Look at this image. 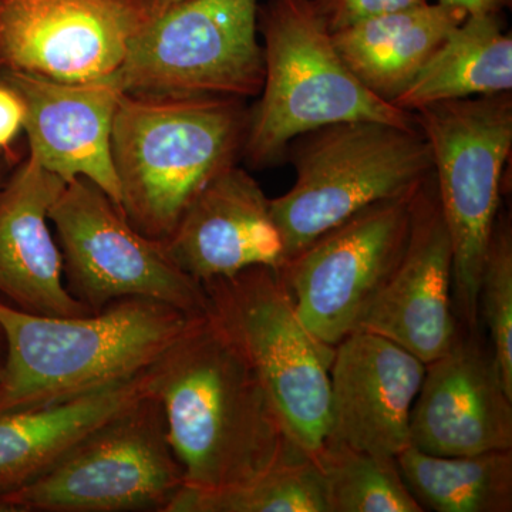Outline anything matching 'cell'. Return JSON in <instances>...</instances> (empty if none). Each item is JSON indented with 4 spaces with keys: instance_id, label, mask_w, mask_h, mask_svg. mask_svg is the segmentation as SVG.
I'll return each mask as SVG.
<instances>
[{
    "instance_id": "cell-8",
    "label": "cell",
    "mask_w": 512,
    "mask_h": 512,
    "mask_svg": "<svg viewBox=\"0 0 512 512\" xmlns=\"http://www.w3.org/2000/svg\"><path fill=\"white\" fill-rule=\"evenodd\" d=\"M184 484L163 409L148 393L0 498V512H167Z\"/></svg>"
},
{
    "instance_id": "cell-21",
    "label": "cell",
    "mask_w": 512,
    "mask_h": 512,
    "mask_svg": "<svg viewBox=\"0 0 512 512\" xmlns=\"http://www.w3.org/2000/svg\"><path fill=\"white\" fill-rule=\"evenodd\" d=\"M512 37L505 33L500 12L468 15L451 30L443 45L394 101L414 113L441 101L511 93Z\"/></svg>"
},
{
    "instance_id": "cell-2",
    "label": "cell",
    "mask_w": 512,
    "mask_h": 512,
    "mask_svg": "<svg viewBox=\"0 0 512 512\" xmlns=\"http://www.w3.org/2000/svg\"><path fill=\"white\" fill-rule=\"evenodd\" d=\"M194 318L147 298L82 316L35 315L0 299L8 340L0 413L66 402L140 375Z\"/></svg>"
},
{
    "instance_id": "cell-15",
    "label": "cell",
    "mask_w": 512,
    "mask_h": 512,
    "mask_svg": "<svg viewBox=\"0 0 512 512\" xmlns=\"http://www.w3.org/2000/svg\"><path fill=\"white\" fill-rule=\"evenodd\" d=\"M410 446L434 456L512 450V394L473 338L427 363L410 413Z\"/></svg>"
},
{
    "instance_id": "cell-9",
    "label": "cell",
    "mask_w": 512,
    "mask_h": 512,
    "mask_svg": "<svg viewBox=\"0 0 512 512\" xmlns=\"http://www.w3.org/2000/svg\"><path fill=\"white\" fill-rule=\"evenodd\" d=\"M258 0H183L154 18L128 45L114 80L144 96L258 97L264 49Z\"/></svg>"
},
{
    "instance_id": "cell-4",
    "label": "cell",
    "mask_w": 512,
    "mask_h": 512,
    "mask_svg": "<svg viewBox=\"0 0 512 512\" xmlns=\"http://www.w3.org/2000/svg\"><path fill=\"white\" fill-rule=\"evenodd\" d=\"M265 79L249 107L241 160L268 168L286 160L296 137L346 121L416 128L414 114L377 97L343 62L313 0H266L258 6Z\"/></svg>"
},
{
    "instance_id": "cell-31",
    "label": "cell",
    "mask_w": 512,
    "mask_h": 512,
    "mask_svg": "<svg viewBox=\"0 0 512 512\" xmlns=\"http://www.w3.org/2000/svg\"><path fill=\"white\" fill-rule=\"evenodd\" d=\"M511 2L512 0H501V5L508 6V8H511Z\"/></svg>"
},
{
    "instance_id": "cell-25",
    "label": "cell",
    "mask_w": 512,
    "mask_h": 512,
    "mask_svg": "<svg viewBox=\"0 0 512 512\" xmlns=\"http://www.w3.org/2000/svg\"><path fill=\"white\" fill-rule=\"evenodd\" d=\"M480 316L490 332L495 363L512 394V227L507 212H498L485 254L478 288Z\"/></svg>"
},
{
    "instance_id": "cell-11",
    "label": "cell",
    "mask_w": 512,
    "mask_h": 512,
    "mask_svg": "<svg viewBox=\"0 0 512 512\" xmlns=\"http://www.w3.org/2000/svg\"><path fill=\"white\" fill-rule=\"evenodd\" d=\"M416 192L357 212L278 269L299 318L326 345L335 348L359 329L392 275L409 238Z\"/></svg>"
},
{
    "instance_id": "cell-27",
    "label": "cell",
    "mask_w": 512,
    "mask_h": 512,
    "mask_svg": "<svg viewBox=\"0 0 512 512\" xmlns=\"http://www.w3.org/2000/svg\"><path fill=\"white\" fill-rule=\"evenodd\" d=\"M22 128V101L6 84L0 83V151L9 150Z\"/></svg>"
},
{
    "instance_id": "cell-19",
    "label": "cell",
    "mask_w": 512,
    "mask_h": 512,
    "mask_svg": "<svg viewBox=\"0 0 512 512\" xmlns=\"http://www.w3.org/2000/svg\"><path fill=\"white\" fill-rule=\"evenodd\" d=\"M148 393L147 369L66 402L0 413V498L45 473L90 431Z\"/></svg>"
},
{
    "instance_id": "cell-17",
    "label": "cell",
    "mask_w": 512,
    "mask_h": 512,
    "mask_svg": "<svg viewBox=\"0 0 512 512\" xmlns=\"http://www.w3.org/2000/svg\"><path fill=\"white\" fill-rule=\"evenodd\" d=\"M165 247L175 264L201 285L252 266L279 269L286 261L271 200L238 164L202 188Z\"/></svg>"
},
{
    "instance_id": "cell-26",
    "label": "cell",
    "mask_w": 512,
    "mask_h": 512,
    "mask_svg": "<svg viewBox=\"0 0 512 512\" xmlns=\"http://www.w3.org/2000/svg\"><path fill=\"white\" fill-rule=\"evenodd\" d=\"M426 2L429 0H313V5L333 33L355 25L360 20Z\"/></svg>"
},
{
    "instance_id": "cell-22",
    "label": "cell",
    "mask_w": 512,
    "mask_h": 512,
    "mask_svg": "<svg viewBox=\"0 0 512 512\" xmlns=\"http://www.w3.org/2000/svg\"><path fill=\"white\" fill-rule=\"evenodd\" d=\"M396 461L424 511H512V450L434 456L410 446Z\"/></svg>"
},
{
    "instance_id": "cell-20",
    "label": "cell",
    "mask_w": 512,
    "mask_h": 512,
    "mask_svg": "<svg viewBox=\"0 0 512 512\" xmlns=\"http://www.w3.org/2000/svg\"><path fill=\"white\" fill-rule=\"evenodd\" d=\"M467 16L456 6L421 3L333 32V43L350 72L393 104Z\"/></svg>"
},
{
    "instance_id": "cell-6",
    "label": "cell",
    "mask_w": 512,
    "mask_h": 512,
    "mask_svg": "<svg viewBox=\"0 0 512 512\" xmlns=\"http://www.w3.org/2000/svg\"><path fill=\"white\" fill-rule=\"evenodd\" d=\"M202 286L205 315L248 360L292 439L315 456L329 431L335 348L306 328L278 269L252 266Z\"/></svg>"
},
{
    "instance_id": "cell-14",
    "label": "cell",
    "mask_w": 512,
    "mask_h": 512,
    "mask_svg": "<svg viewBox=\"0 0 512 512\" xmlns=\"http://www.w3.org/2000/svg\"><path fill=\"white\" fill-rule=\"evenodd\" d=\"M424 372L426 363L393 340L363 329L349 333L330 366L325 441L397 457L410 447V413Z\"/></svg>"
},
{
    "instance_id": "cell-30",
    "label": "cell",
    "mask_w": 512,
    "mask_h": 512,
    "mask_svg": "<svg viewBox=\"0 0 512 512\" xmlns=\"http://www.w3.org/2000/svg\"><path fill=\"white\" fill-rule=\"evenodd\" d=\"M180 2H183V0H154L156 15H158V13L164 12L165 9L171 8L173 5H177V3Z\"/></svg>"
},
{
    "instance_id": "cell-10",
    "label": "cell",
    "mask_w": 512,
    "mask_h": 512,
    "mask_svg": "<svg viewBox=\"0 0 512 512\" xmlns=\"http://www.w3.org/2000/svg\"><path fill=\"white\" fill-rule=\"evenodd\" d=\"M67 291L90 312L126 298L167 303L205 315L204 286L185 274L165 242L138 232L99 185L69 181L49 211Z\"/></svg>"
},
{
    "instance_id": "cell-18",
    "label": "cell",
    "mask_w": 512,
    "mask_h": 512,
    "mask_svg": "<svg viewBox=\"0 0 512 512\" xmlns=\"http://www.w3.org/2000/svg\"><path fill=\"white\" fill-rule=\"evenodd\" d=\"M66 181L32 154L0 185V299L46 316L92 313L67 291L49 211Z\"/></svg>"
},
{
    "instance_id": "cell-23",
    "label": "cell",
    "mask_w": 512,
    "mask_h": 512,
    "mask_svg": "<svg viewBox=\"0 0 512 512\" xmlns=\"http://www.w3.org/2000/svg\"><path fill=\"white\" fill-rule=\"evenodd\" d=\"M167 512H330L325 480L312 456L279 464L220 490L183 487Z\"/></svg>"
},
{
    "instance_id": "cell-29",
    "label": "cell",
    "mask_w": 512,
    "mask_h": 512,
    "mask_svg": "<svg viewBox=\"0 0 512 512\" xmlns=\"http://www.w3.org/2000/svg\"><path fill=\"white\" fill-rule=\"evenodd\" d=\"M6 359H8V340H6L5 329L0 325V379L5 372Z\"/></svg>"
},
{
    "instance_id": "cell-28",
    "label": "cell",
    "mask_w": 512,
    "mask_h": 512,
    "mask_svg": "<svg viewBox=\"0 0 512 512\" xmlns=\"http://www.w3.org/2000/svg\"><path fill=\"white\" fill-rule=\"evenodd\" d=\"M448 6H456L466 10L468 15H480V13H498L503 5L501 0H439Z\"/></svg>"
},
{
    "instance_id": "cell-12",
    "label": "cell",
    "mask_w": 512,
    "mask_h": 512,
    "mask_svg": "<svg viewBox=\"0 0 512 512\" xmlns=\"http://www.w3.org/2000/svg\"><path fill=\"white\" fill-rule=\"evenodd\" d=\"M154 15V0H0V73L111 79Z\"/></svg>"
},
{
    "instance_id": "cell-16",
    "label": "cell",
    "mask_w": 512,
    "mask_h": 512,
    "mask_svg": "<svg viewBox=\"0 0 512 512\" xmlns=\"http://www.w3.org/2000/svg\"><path fill=\"white\" fill-rule=\"evenodd\" d=\"M0 83L23 104L29 154L69 183L84 177L120 208V185L111 160V128L123 90L111 79L70 84L23 73H0Z\"/></svg>"
},
{
    "instance_id": "cell-3",
    "label": "cell",
    "mask_w": 512,
    "mask_h": 512,
    "mask_svg": "<svg viewBox=\"0 0 512 512\" xmlns=\"http://www.w3.org/2000/svg\"><path fill=\"white\" fill-rule=\"evenodd\" d=\"M248 117L232 97L121 94L111 160L126 220L167 241L202 188L241 160Z\"/></svg>"
},
{
    "instance_id": "cell-5",
    "label": "cell",
    "mask_w": 512,
    "mask_h": 512,
    "mask_svg": "<svg viewBox=\"0 0 512 512\" xmlns=\"http://www.w3.org/2000/svg\"><path fill=\"white\" fill-rule=\"evenodd\" d=\"M286 160L295 167V184L271 200L286 261L370 205L419 190L433 174L429 143L419 127L379 121L308 131L289 144Z\"/></svg>"
},
{
    "instance_id": "cell-1",
    "label": "cell",
    "mask_w": 512,
    "mask_h": 512,
    "mask_svg": "<svg viewBox=\"0 0 512 512\" xmlns=\"http://www.w3.org/2000/svg\"><path fill=\"white\" fill-rule=\"evenodd\" d=\"M184 487L220 490L309 456L286 430L264 384L207 315L148 367Z\"/></svg>"
},
{
    "instance_id": "cell-13",
    "label": "cell",
    "mask_w": 512,
    "mask_h": 512,
    "mask_svg": "<svg viewBox=\"0 0 512 512\" xmlns=\"http://www.w3.org/2000/svg\"><path fill=\"white\" fill-rule=\"evenodd\" d=\"M453 245L431 174L413 197L409 238L359 329L430 363L460 338L453 311Z\"/></svg>"
},
{
    "instance_id": "cell-7",
    "label": "cell",
    "mask_w": 512,
    "mask_h": 512,
    "mask_svg": "<svg viewBox=\"0 0 512 512\" xmlns=\"http://www.w3.org/2000/svg\"><path fill=\"white\" fill-rule=\"evenodd\" d=\"M429 143L441 212L453 245L457 313L473 332L478 288L512 150L511 93L441 101L414 111Z\"/></svg>"
},
{
    "instance_id": "cell-24",
    "label": "cell",
    "mask_w": 512,
    "mask_h": 512,
    "mask_svg": "<svg viewBox=\"0 0 512 512\" xmlns=\"http://www.w3.org/2000/svg\"><path fill=\"white\" fill-rule=\"evenodd\" d=\"M330 512H423L404 483L396 457L325 441L313 456Z\"/></svg>"
}]
</instances>
